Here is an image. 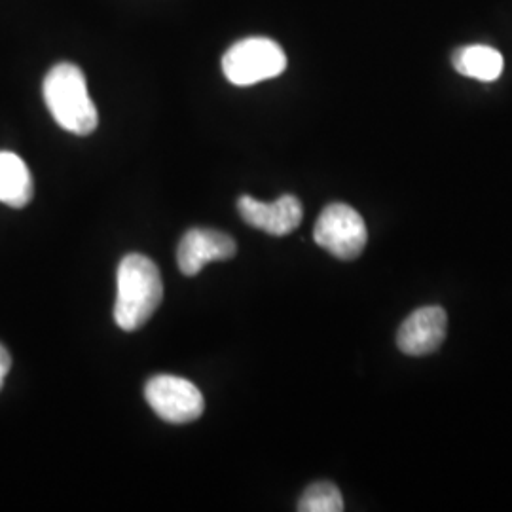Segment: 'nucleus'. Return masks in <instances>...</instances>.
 I'll return each instance as SVG.
<instances>
[{
    "label": "nucleus",
    "instance_id": "obj_5",
    "mask_svg": "<svg viewBox=\"0 0 512 512\" xmlns=\"http://www.w3.org/2000/svg\"><path fill=\"white\" fill-rule=\"evenodd\" d=\"M145 399L162 420L175 425L198 420L205 408L202 391L196 385L169 374L148 380Z\"/></svg>",
    "mask_w": 512,
    "mask_h": 512
},
{
    "label": "nucleus",
    "instance_id": "obj_4",
    "mask_svg": "<svg viewBox=\"0 0 512 512\" xmlns=\"http://www.w3.org/2000/svg\"><path fill=\"white\" fill-rule=\"evenodd\" d=\"M319 247L340 260H353L365 251L368 232L363 217L346 203H330L313 228Z\"/></svg>",
    "mask_w": 512,
    "mask_h": 512
},
{
    "label": "nucleus",
    "instance_id": "obj_6",
    "mask_svg": "<svg viewBox=\"0 0 512 512\" xmlns=\"http://www.w3.org/2000/svg\"><path fill=\"white\" fill-rule=\"evenodd\" d=\"M238 211L249 226L270 236H289L300 226L304 217L302 203L291 194L281 196L272 203L258 202L251 196H241L238 200Z\"/></svg>",
    "mask_w": 512,
    "mask_h": 512
},
{
    "label": "nucleus",
    "instance_id": "obj_10",
    "mask_svg": "<svg viewBox=\"0 0 512 512\" xmlns=\"http://www.w3.org/2000/svg\"><path fill=\"white\" fill-rule=\"evenodd\" d=\"M452 63L459 74L480 82H494L501 76L505 67L501 52L486 44H471L459 48Z\"/></svg>",
    "mask_w": 512,
    "mask_h": 512
},
{
    "label": "nucleus",
    "instance_id": "obj_8",
    "mask_svg": "<svg viewBox=\"0 0 512 512\" xmlns=\"http://www.w3.org/2000/svg\"><path fill=\"white\" fill-rule=\"evenodd\" d=\"M238 253L236 241L219 230L194 228L184 234L177 249L179 270L184 275L200 274L203 266L213 260H228Z\"/></svg>",
    "mask_w": 512,
    "mask_h": 512
},
{
    "label": "nucleus",
    "instance_id": "obj_2",
    "mask_svg": "<svg viewBox=\"0 0 512 512\" xmlns=\"http://www.w3.org/2000/svg\"><path fill=\"white\" fill-rule=\"evenodd\" d=\"M44 101L55 122L74 135H90L99 124V114L88 92L86 76L74 63L63 61L44 78Z\"/></svg>",
    "mask_w": 512,
    "mask_h": 512
},
{
    "label": "nucleus",
    "instance_id": "obj_7",
    "mask_svg": "<svg viewBox=\"0 0 512 512\" xmlns=\"http://www.w3.org/2000/svg\"><path fill=\"white\" fill-rule=\"evenodd\" d=\"M448 315L440 306L418 308L404 319L397 332V346L406 355H429L440 348L446 338Z\"/></svg>",
    "mask_w": 512,
    "mask_h": 512
},
{
    "label": "nucleus",
    "instance_id": "obj_3",
    "mask_svg": "<svg viewBox=\"0 0 512 512\" xmlns=\"http://www.w3.org/2000/svg\"><path fill=\"white\" fill-rule=\"evenodd\" d=\"M287 69V55L272 38L239 40L222 57L224 76L236 86L272 80Z\"/></svg>",
    "mask_w": 512,
    "mask_h": 512
},
{
    "label": "nucleus",
    "instance_id": "obj_11",
    "mask_svg": "<svg viewBox=\"0 0 512 512\" xmlns=\"http://www.w3.org/2000/svg\"><path fill=\"white\" fill-rule=\"evenodd\" d=\"M300 512L344 511V497L332 482H315L300 497Z\"/></svg>",
    "mask_w": 512,
    "mask_h": 512
},
{
    "label": "nucleus",
    "instance_id": "obj_1",
    "mask_svg": "<svg viewBox=\"0 0 512 512\" xmlns=\"http://www.w3.org/2000/svg\"><path fill=\"white\" fill-rule=\"evenodd\" d=\"M164 298V283L158 266L145 255H128L118 268V294L114 321L122 330L147 325Z\"/></svg>",
    "mask_w": 512,
    "mask_h": 512
},
{
    "label": "nucleus",
    "instance_id": "obj_12",
    "mask_svg": "<svg viewBox=\"0 0 512 512\" xmlns=\"http://www.w3.org/2000/svg\"><path fill=\"white\" fill-rule=\"evenodd\" d=\"M10 366H12L10 353H8V349L0 344V389H2V385H4V380H6L8 372H10Z\"/></svg>",
    "mask_w": 512,
    "mask_h": 512
},
{
    "label": "nucleus",
    "instance_id": "obj_9",
    "mask_svg": "<svg viewBox=\"0 0 512 512\" xmlns=\"http://www.w3.org/2000/svg\"><path fill=\"white\" fill-rule=\"evenodd\" d=\"M35 183L18 154L0 150V203L21 209L33 200Z\"/></svg>",
    "mask_w": 512,
    "mask_h": 512
}]
</instances>
